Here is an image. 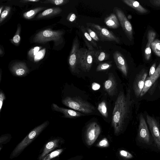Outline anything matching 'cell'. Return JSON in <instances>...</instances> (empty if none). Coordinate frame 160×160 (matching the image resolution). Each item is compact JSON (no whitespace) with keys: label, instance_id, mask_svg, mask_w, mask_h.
Instances as JSON below:
<instances>
[{"label":"cell","instance_id":"obj_29","mask_svg":"<svg viewBox=\"0 0 160 160\" xmlns=\"http://www.w3.org/2000/svg\"><path fill=\"white\" fill-rule=\"evenodd\" d=\"M69 2L68 0H47L42 2L45 3H50L56 5H62Z\"/></svg>","mask_w":160,"mask_h":160},{"label":"cell","instance_id":"obj_40","mask_svg":"<svg viewBox=\"0 0 160 160\" xmlns=\"http://www.w3.org/2000/svg\"><path fill=\"white\" fill-rule=\"evenodd\" d=\"M149 2L153 6L160 7V0H150Z\"/></svg>","mask_w":160,"mask_h":160},{"label":"cell","instance_id":"obj_8","mask_svg":"<svg viewBox=\"0 0 160 160\" xmlns=\"http://www.w3.org/2000/svg\"><path fill=\"white\" fill-rule=\"evenodd\" d=\"M101 131L99 125L96 122L90 123L87 127L85 137L87 144L92 145L97 139Z\"/></svg>","mask_w":160,"mask_h":160},{"label":"cell","instance_id":"obj_45","mask_svg":"<svg viewBox=\"0 0 160 160\" xmlns=\"http://www.w3.org/2000/svg\"><path fill=\"white\" fill-rule=\"evenodd\" d=\"M3 8V6L2 7H1L0 8V14H1V13H2V9Z\"/></svg>","mask_w":160,"mask_h":160},{"label":"cell","instance_id":"obj_15","mask_svg":"<svg viewBox=\"0 0 160 160\" xmlns=\"http://www.w3.org/2000/svg\"><path fill=\"white\" fill-rule=\"evenodd\" d=\"M160 75V62L156 69L154 74L150 76L147 78L144 87L140 94L139 97L143 96L148 90L155 81L158 78Z\"/></svg>","mask_w":160,"mask_h":160},{"label":"cell","instance_id":"obj_6","mask_svg":"<svg viewBox=\"0 0 160 160\" xmlns=\"http://www.w3.org/2000/svg\"><path fill=\"white\" fill-rule=\"evenodd\" d=\"M87 26L94 31L102 41H112L119 43V38L116 36L112 31L99 25L92 23H88Z\"/></svg>","mask_w":160,"mask_h":160},{"label":"cell","instance_id":"obj_28","mask_svg":"<svg viewBox=\"0 0 160 160\" xmlns=\"http://www.w3.org/2000/svg\"><path fill=\"white\" fill-rule=\"evenodd\" d=\"M21 27L20 25L18 26L16 33L11 41L15 45H18L20 41V35Z\"/></svg>","mask_w":160,"mask_h":160},{"label":"cell","instance_id":"obj_41","mask_svg":"<svg viewBox=\"0 0 160 160\" xmlns=\"http://www.w3.org/2000/svg\"><path fill=\"white\" fill-rule=\"evenodd\" d=\"M100 88V85L97 83L94 82L92 84V89L94 90H98Z\"/></svg>","mask_w":160,"mask_h":160},{"label":"cell","instance_id":"obj_43","mask_svg":"<svg viewBox=\"0 0 160 160\" xmlns=\"http://www.w3.org/2000/svg\"><path fill=\"white\" fill-rule=\"evenodd\" d=\"M39 0H23L20 1V2H23L24 3L29 2H36L39 1Z\"/></svg>","mask_w":160,"mask_h":160},{"label":"cell","instance_id":"obj_35","mask_svg":"<svg viewBox=\"0 0 160 160\" xmlns=\"http://www.w3.org/2000/svg\"><path fill=\"white\" fill-rule=\"evenodd\" d=\"M45 52V49L39 51L35 56L33 59L34 61L37 62L42 59L44 56Z\"/></svg>","mask_w":160,"mask_h":160},{"label":"cell","instance_id":"obj_25","mask_svg":"<svg viewBox=\"0 0 160 160\" xmlns=\"http://www.w3.org/2000/svg\"><path fill=\"white\" fill-rule=\"evenodd\" d=\"M81 30L84 36V38L87 40L92 46L98 48V45L95 41L90 36L86 29L83 26H81Z\"/></svg>","mask_w":160,"mask_h":160},{"label":"cell","instance_id":"obj_32","mask_svg":"<svg viewBox=\"0 0 160 160\" xmlns=\"http://www.w3.org/2000/svg\"><path fill=\"white\" fill-rule=\"evenodd\" d=\"M62 149L57 150L48 155L43 158L42 160H50L59 155L62 151Z\"/></svg>","mask_w":160,"mask_h":160},{"label":"cell","instance_id":"obj_22","mask_svg":"<svg viewBox=\"0 0 160 160\" xmlns=\"http://www.w3.org/2000/svg\"><path fill=\"white\" fill-rule=\"evenodd\" d=\"M58 141V140H55L48 142L46 144L42 154L40 157V159L43 158L48 153L57 147Z\"/></svg>","mask_w":160,"mask_h":160},{"label":"cell","instance_id":"obj_5","mask_svg":"<svg viewBox=\"0 0 160 160\" xmlns=\"http://www.w3.org/2000/svg\"><path fill=\"white\" fill-rule=\"evenodd\" d=\"M63 33L62 31L44 30L35 35L33 38V42L41 43H44L51 41L59 42L62 39Z\"/></svg>","mask_w":160,"mask_h":160},{"label":"cell","instance_id":"obj_34","mask_svg":"<svg viewBox=\"0 0 160 160\" xmlns=\"http://www.w3.org/2000/svg\"><path fill=\"white\" fill-rule=\"evenodd\" d=\"M86 29L87 32L93 40L96 41H98L100 40L94 31L88 26L86 28Z\"/></svg>","mask_w":160,"mask_h":160},{"label":"cell","instance_id":"obj_9","mask_svg":"<svg viewBox=\"0 0 160 160\" xmlns=\"http://www.w3.org/2000/svg\"><path fill=\"white\" fill-rule=\"evenodd\" d=\"M146 119L154 142L160 150V132L158 122L154 118L149 115H147Z\"/></svg>","mask_w":160,"mask_h":160},{"label":"cell","instance_id":"obj_19","mask_svg":"<svg viewBox=\"0 0 160 160\" xmlns=\"http://www.w3.org/2000/svg\"><path fill=\"white\" fill-rule=\"evenodd\" d=\"M62 11V9L59 7L48 8L39 14L36 18L40 19L52 17L60 13Z\"/></svg>","mask_w":160,"mask_h":160},{"label":"cell","instance_id":"obj_10","mask_svg":"<svg viewBox=\"0 0 160 160\" xmlns=\"http://www.w3.org/2000/svg\"><path fill=\"white\" fill-rule=\"evenodd\" d=\"M138 136L141 141L147 144H149L150 137L149 130L146 121L142 115L139 117Z\"/></svg>","mask_w":160,"mask_h":160},{"label":"cell","instance_id":"obj_17","mask_svg":"<svg viewBox=\"0 0 160 160\" xmlns=\"http://www.w3.org/2000/svg\"><path fill=\"white\" fill-rule=\"evenodd\" d=\"M96 50H88L87 53L80 68L85 72H89L90 70L93 63V59Z\"/></svg>","mask_w":160,"mask_h":160},{"label":"cell","instance_id":"obj_13","mask_svg":"<svg viewBox=\"0 0 160 160\" xmlns=\"http://www.w3.org/2000/svg\"><path fill=\"white\" fill-rule=\"evenodd\" d=\"M52 108L54 111L60 112L63 114L62 117L68 118H77L84 116L79 112L72 109L59 107L56 104L52 103Z\"/></svg>","mask_w":160,"mask_h":160},{"label":"cell","instance_id":"obj_24","mask_svg":"<svg viewBox=\"0 0 160 160\" xmlns=\"http://www.w3.org/2000/svg\"><path fill=\"white\" fill-rule=\"evenodd\" d=\"M44 8L43 7H38L25 12L23 14V17L27 19L33 18L40 11Z\"/></svg>","mask_w":160,"mask_h":160},{"label":"cell","instance_id":"obj_31","mask_svg":"<svg viewBox=\"0 0 160 160\" xmlns=\"http://www.w3.org/2000/svg\"><path fill=\"white\" fill-rule=\"evenodd\" d=\"M41 48V47L38 46L32 48L28 53V55L29 58L33 60L35 56L39 51Z\"/></svg>","mask_w":160,"mask_h":160},{"label":"cell","instance_id":"obj_14","mask_svg":"<svg viewBox=\"0 0 160 160\" xmlns=\"http://www.w3.org/2000/svg\"><path fill=\"white\" fill-rule=\"evenodd\" d=\"M117 84L114 75L111 73L108 74V78L104 84L105 90L110 96H112L117 93Z\"/></svg>","mask_w":160,"mask_h":160},{"label":"cell","instance_id":"obj_42","mask_svg":"<svg viewBox=\"0 0 160 160\" xmlns=\"http://www.w3.org/2000/svg\"><path fill=\"white\" fill-rule=\"evenodd\" d=\"M68 20L70 22H73L75 20L76 18V15L73 13H70V15L68 17Z\"/></svg>","mask_w":160,"mask_h":160},{"label":"cell","instance_id":"obj_30","mask_svg":"<svg viewBox=\"0 0 160 160\" xmlns=\"http://www.w3.org/2000/svg\"><path fill=\"white\" fill-rule=\"evenodd\" d=\"M11 9L10 6H6L2 13L0 14V23H1L7 18L9 14Z\"/></svg>","mask_w":160,"mask_h":160},{"label":"cell","instance_id":"obj_37","mask_svg":"<svg viewBox=\"0 0 160 160\" xmlns=\"http://www.w3.org/2000/svg\"><path fill=\"white\" fill-rule=\"evenodd\" d=\"M6 99V96L2 91L0 93V112L1 111L4 101Z\"/></svg>","mask_w":160,"mask_h":160},{"label":"cell","instance_id":"obj_11","mask_svg":"<svg viewBox=\"0 0 160 160\" xmlns=\"http://www.w3.org/2000/svg\"><path fill=\"white\" fill-rule=\"evenodd\" d=\"M147 73L144 69H142L136 77L133 84V89L135 95L138 98L144 87Z\"/></svg>","mask_w":160,"mask_h":160},{"label":"cell","instance_id":"obj_38","mask_svg":"<svg viewBox=\"0 0 160 160\" xmlns=\"http://www.w3.org/2000/svg\"><path fill=\"white\" fill-rule=\"evenodd\" d=\"M98 145L100 147H107L108 145V142L106 138H104L99 142Z\"/></svg>","mask_w":160,"mask_h":160},{"label":"cell","instance_id":"obj_36","mask_svg":"<svg viewBox=\"0 0 160 160\" xmlns=\"http://www.w3.org/2000/svg\"><path fill=\"white\" fill-rule=\"evenodd\" d=\"M120 154L122 156L127 159H130L133 157V155L131 153L124 150H120Z\"/></svg>","mask_w":160,"mask_h":160},{"label":"cell","instance_id":"obj_26","mask_svg":"<svg viewBox=\"0 0 160 160\" xmlns=\"http://www.w3.org/2000/svg\"><path fill=\"white\" fill-rule=\"evenodd\" d=\"M98 109L103 117L106 118L108 117L107 107L105 101H103L99 104Z\"/></svg>","mask_w":160,"mask_h":160},{"label":"cell","instance_id":"obj_1","mask_svg":"<svg viewBox=\"0 0 160 160\" xmlns=\"http://www.w3.org/2000/svg\"><path fill=\"white\" fill-rule=\"evenodd\" d=\"M128 98L120 91L115 103L112 112V125L116 133L121 131L128 117L129 105Z\"/></svg>","mask_w":160,"mask_h":160},{"label":"cell","instance_id":"obj_23","mask_svg":"<svg viewBox=\"0 0 160 160\" xmlns=\"http://www.w3.org/2000/svg\"><path fill=\"white\" fill-rule=\"evenodd\" d=\"M109 57V55L102 50H96L94 59L96 62H99L108 59Z\"/></svg>","mask_w":160,"mask_h":160},{"label":"cell","instance_id":"obj_16","mask_svg":"<svg viewBox=\"0 0 160 160\" xmlns=\"http://www.w3.org/2000/svg\"><path fill=\"white\" fill-rule=\"evenodd\" d=\"M11 70L14 75L18 77L24 76L28 72L26 63L23 62L15 63L12 66Z\"/></svg>","mask_w":160,"mask_h":160},{"label":"cell","instance_id":"obj_27","mask_svg":"<svg viewBox=\"0 0 160 160\" xmlns=\"http://www.w3.org/2000/svg\"><path fill=\"white\" fill-rule=\"evenodd\" d=\"M151 48L155 54L160 57V40L154 39L151 44Z\"/></svg>","mask_w":160,"mask_h":160},{"label":"cell","instance_id":"obj_18","mask_svg":"<svg viewBox=\"0 0 160 160\" xmlns=\"http://www.w3.org/2000/svg\"><path fill=\"white\" fill-rule=\"evenodd\" d=\"M156 33L152 30L148 31V42L144 51V57L147 60L150 59L151 55V44L156 37Z\"/></svg>","mask_w":160,"mask_h":160},{"label":"cell","instance_id":"obj_7","mask_svg":"<svg viewBox=\"0 0 160 160\" xmlns=\"http://www.w3.org/2000/svg\"><path fill=\"white\" fill-rule=\"evenodd\" d=\"M113 10L115 12L120 24L127 37L130 40H132L133 38V30L130 22L121 9L115 7Z\"/></svg>","mask_w":160,"mask_h":160},{"label":"cell","instance_id":"obj_39","mask_svg":"<svg viewBox=\"0 0 160 160\" xmlns=\"http://www.w3.org/2000/svg\"><path fill=\"white\" fill-rule=\"evenodd\" d=\"M156 66V63H153L152 66L151 67L149 73V76H150L153 75L155 71L156 70L155 68Z\"/></svg>","mask_w":160,"mask_h":160},{"label":"cell","instance_id":"obj_44","mask_svg":"<svg viewBox=\"0 0 160 160\" xmlns=\"http://www.w3.org/2000/svg\"><path fill=\"white\" fill-rule=\"evenodd\" d=\"M3 52L2 51V50L1 48H0V55L1 56V55L3 54Z\"/></svg>","mask_w":160,"mask_h":160},{"label":"cell","instance_id":"obj_21","mask_svg":"<svg viewBox=\"0 0 160 160\" xmlns=\"http://www.w3.org/2000/svg\"><path fill=\"white\" fill-rule=\"evenodd\" d=\"M122 1L139 13H145L148 12L138 1L134 0H122Z\"/></svg>","mask_w":160,"mask_h":160},{"label":"cell","instance_id":"obj_2","mask_svg":"<svg viewBox=\"0 0 160 160\" xmlns=\"http://www.w3.org/2000/svg\"><path fill=\"white\" fill-rule=\"evenodd\" d=\"M88 50L80 48V42L76 37L73 40L68 58V63L71 71L74 72L80 68L85 58Z\"/></svg>","mask_w":160,"mask_h":160},{"label":"cell","instance_id":"obj_3","mask_svg":"<svg viewBox=\"0 0 160 160\" xmlns=\"http://www.w3.org/2000/svg\"><path fill=\"white\" fill-rule=\"evenodd\" d=\"M62 102L66 106L84 114L91 113L95 110L92 104L78 97L67 96L62 98Z\"/></svg>","mask_w":160,"mask_h":160},{"label":"cell","instance_id":"obj_12","mask_svg":"<svg viewBox=\"0 0 160 160\" xmlns=\"http://www.w3.org/2000/svg\"><path fill=\"white\" fill-rule=\"evenodd\" d=\"M113 56L118 68L125 76L127 77L128 73V67L123 55L120 52L117 51L113 53Z\"/></svg>","mask_w":160,"mask_h":160},{"label":"cell","instance_id":"obj_4","mask_svg":"<svg viewBox=\"0 0 160 160\" xmlns=\"http://www.w3.org/2000/svg\"><path fill=\"white\" fill-rule=\"evenodd\" d=\"M48 121L44 122L41 124L34 128L17 146L12 152L11 157H16L22 151L48 126Z\"/></svg>","mask_w":160,"mask_h":160},{"label":"cell","instance_id":"obj_33","mask_svg":"<svg viewBox=\"0 0 160 160\" xmlns=\"http://www.w3.org/2000/svg\"><path fill=\"white\" fill-rule=\"evenodd\" d=\"M112 66V64L109 63H103L99 64L97 67L96 71H101L109 69Z\"/></svg>","mask_w":160,"mask_h":160},{"label":"cell","instance_id":"obj_20","mask_svg":"<svg viewBox=\"0 0 160 160\" xmlns=\"http://www.w3.org/2000/svg\"><path fill=\"white\" fill-rule=\"evenodd\" d=\"M104 22L106 25L110 28H117L120 25L116 15L114 13H111L110 15L106 17L104 19Z\"/></svg>","mask_w":160,"mask_h":160}]
</instances>
